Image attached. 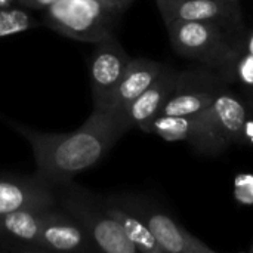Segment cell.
<instances>
[{
  "mask_svg": "<svg viewBox=\"0 0 253 253\" xmlns=\"http://www.w3.org/2000/svg\"><path fill=\"white\" fill-rule=\"evenodd\" d=\"M18 130L33 147L37 165L34 179L49 188L68 184L74 175L95 166L127 132L120 113L96 107L83 126L71 133Z\"/></svg>",
  "mask_w": 253,
  "mask_h": 253,
  "instance_id": "6da1fadb",
  "label": "cell"
},
{
  "mask_svg": "<svg viewBox=\"0 0 253 253\" xmlns=\"http://www.w3.org/2000/svg\"><path fill=\"white\" fill-rule=\"evenodd\" d=\"M165 24L175 52L211 70H218L228 62L245 33V25L228 27L215 22L182 19Z\"/></svg>",
  "mask_w": 253,
  "mask_h": 253,
  "instance_id": "7a4b0ae2",
  "label": "cell"
},
{
  "mask_svg": "<svg viewBox=\"0 0 253 253\" xmlns=\"http://www.w3.org/2000/svg\"><path fill=\"white\" fill-rule=\"evenodd\" d=\"M119 16L99 0H58L46 9V22L55 31L89 43L111 34Z\"/></svg>",
  "mask_w": 253,
  "mask_h": 253,
  "instance_id": "3957f363",
  "label": "cell"
},
{
  "mask_svg": "<svg viewBox=\"0 0 253 253\" xmlns=\"http://www.w3.org/2000/svg\"><path fill=\"white\" fill-rule=\"evenodd\" d=\"M62 205L84 227L96 249L107 253H139L122 225L105 211L102 200L80 190H68Z\"/></svg>",
  "mask_w": 253,
  "mask_h": 253,
  "instance_id": "277c9868",
  "label": "cell"
},
{
  "mask_svg": "<svg viewBox=\"0 0 253 253\" xmlns=\"http://www.w3.org/2000/svg\"><path fill=\"white\" fill-rule=\"evenodd\" d=\"M228 83L211 68L178 71V79L159 114L187 116L196 114L213 104Z\"/></svg>",
  "mask_w": 253,
  "mask_h": 253,
  "instance_id": "5b68a950",
  "label": "cell"
},
{
  "mask_svg": "<svg viewBox=\"0 0 253 253\" xmlns=\"http://www.w3.org/2000/svg\"><path fill=\"white\" fill-rule=\"evenodd\" d=\"M219 153L231 145L246 144L251 111L245 101L225 87L211 107L202 111Z\"/></svg>",
  "mask_w": 253,
  "mask_h": 253,
  "instance_id": "8992f818",
  "label": "cell"
},
{
  "mask_svg": "<svg viewBox=\"0 0 253 253\" xmlns=\"http://www.w3.org/2000/svg\"><path fill=\"white\" fill-rule=\"evenodd\" d=\"M126 203L139 213L165 253H216L215 249L193 236L168 213L141 199L125 197Z\"/></svg>",
  "mask_w": 253,
  "mask_h": 253,
  "instance_id": "52a82bcc",
  "label": "cell"
},
{
  "mask_svg": "<svg viewBox=\"0 0 253 253\" xmlns=\"http://www.w3.org/2000/svg\"><path fill=\"white\" fill-rule=\"evenodd\" d=\"M130 56L117 42L114 33L96 43L90 59V86L93 96V107H102L123 76Z\"/></svg>",
  "mask_w": 253,
  "mask_h": 253,
  "instance_id": "ba28073f",
  "label": "cell"
},
{
  "mask_svg": "<svg viewBox=\"0 0 253 253\" xmlns=\"http://www.w3.org/2000/svg\"><path fill=\"white\" fill-rule=\"evenodd\" d=\"M157 7L165 22L182 19V21H200L215 22L228 27L243 25V10L239 1L233 0H156Z\"/></svg>",
  "mask_w": 253,
  "mask_h": 253,
  "instance_id": "9c48e42d",
  "label": "cell"
},
{
  "mask_svg": "<svg viewBox=\"0 0 253 253\" xmlns=\"http://www.w3.org/2000/svg\"><path fill=\"white\" fill-rule=\"evenodd\" d=\"M39 248L58 252L93 251L96 246L84 227L71 215L42 211Z\"/></svg>",
  "mask_w": 253,
  "mask_h": 253,
  "instance_id": "30bf717a",
  "label": "cell"
},
{
  "mask_svg": "<svg viewBox=\"0 0 253 253\" xmlns=\"http://www.w3.org/2000/svg\"><path fill=\"white\" fill-rule=\"evenodd\" d=\"M163 67L165 64L147 58L130 59L119 83L108 95L105 104L96 108H108L122 114L123 110L159 77Z\"/></svg>",
  "mask_w": 253,
  "mask_h": 253,
  "instance_id": "8fae6325",
  "label": "cell"
},
{
  "mask_svg": "<svg viewBox=\"0 0 253 253\" xmlns=\"http://www.w3.org/2000/svg\"><path fill=\"white\" fill-rule=\"evenodd\" d=\"M176 79L178 71L165 65L159 77L123 110L122 117L127 130L132 127L141 129L160 113V108L175 87Z\"/></svg>",
  "mask_w": 253,
  "mask_h": 253,
  "instance_id": "7c38bea8",
  "label": "cell"
},
{
  "mask_svg": "<svg viewBox=\"0 0 253 253\" xmlns=\"http://www.w3.org/2000/svg\"><path fill=\"white\" fill-rule=\"evenodd\" d=\"M53 203L50 188L37 179L0 178V215L15 211H46Z\"/></svg>",
  "mask_w": 253,
  "mask_h": 253,
  "instance_id": "4fadbf2b",
  "label": "cell"
},
{
  "mask_svg": "<svg viewBox=\"0 0 253 253\" xmlns=\"http://www.w3.org/2000/svg\"><path fill=\"white\" fill-rule=\"evenodd\" d=\"M102 205L105 211L122 225L126 236L133 242L138 251L142 253H165L154 236L151 234L150 228L125 200V197H108L102 199Z\"/></svg>",
  "mask_w": 253,
  "mask_h": 253,
  "instance_id": "5bb4252c",
  "label": "cell"
},
{
  "mask_svg": "<svg viewBox=\"0 0 253 253\" xmlns=\"http://www.w3.org/2000/svg\"><path fill=\"white\" fill-rule=\"evenodd\" d=\"M141 130L145 133L157 135L166 141H185L191 147L196 145L200 133V119L199 113L187 116H166L157 114L148 123H145Z\"/></svg>",
  "mask_w": 253,
  "mask_h": 253,
  "instance_id": "9a60e30c",
  "label": "cell"
},
{
  "mask_svg": "<svg viewBox=\"0 0 253 253\" xmlns=\"http://www.w3.org/2000/svg\"><path fill=\"white\" fill-rule=\"evenodd\" d=\"M228 84L237 83L253 93V28L245 30L242 42L225 65L215 70Z\"/></svg>",
  "mask_w": 253,
  "mask_h": 253,
  "instance_id": "2e32d148",
  "label": "cell"
},
{
  "mask_svg": "<svg viewBox=\"0 0 253 253\" xmlns=\"http://www.w3.org/2000/svg\"><path fill=\"white\" fill-rule=\"evenodd\" d=\"M42 211H15L0 215V233L39 248Z\"/></svg>",
  "mask_w": 253,
  "mask_h": 253,
  "instance_id": "e0dca14e",
  "label": "cell"
},
{
  "mask_svg": "<svg viewBox=\"0 0 253 253\" xmlns=\"http://www.w3.org/2000/svg\"><path fill=\"white\" fill-rule=\"evenodd\" d=\"M31 25H34V21L24 10L12 7L0 9V37L28 30Z\"/></svg>",
  "mask_w": 253,
  "mask_h": 253,
  "instance_id": "ac0fdd59",
  "label": "cell"
},
{
  "mask_svg": "<svg viewBox=\"0 0 253 253\" xmlns=\"http://www.w3.org/2000/svg\"><path fill=\"white\" fill-rule=\"evenodd\" d=\"M101 3H104L107 7H110V9H113L114 12H117V13H123L135 0H99Z\"/></svg>",
  "mask_w": 253,
  "mask_h": 253,
  "instance_id": "d6986e66",
  "label": "cell"
},
{
  "mask_svg": "<svg viewBox=\"0 0 253 253\" xmlns=\"http://www.w3.org/2000/svg\"><path fill=\"white\" fill-rule=\"evenodd\" d=\"M19 4L25 7H33V9H47L58 0H16Z\"/></svg>",
  "mask_w": 253,
  "mask_h": 253,
  "instance_id": "ffe728a7",
  "label": "cell"
},
{
  "mask_svg": "<svg viewBox=\"0 0 253 253\" xmlns=\"http://www.w3.org/2000/svg\"><path fill=\"white\" fill-rule=\"evenodd\" d=\"M12 1H13V0H0V9H3V7H10V6H12Z\"/></svg>",
  "mask_w": 253,
  "mask_h": 253,
  "instance_id": "44dd1931",
  "label": "cell"
},
{
  "mask_svg": "<svg viewBox=\"0 0 253 253\" xmlns=\"http://www.w3.org/2000/svg\"><path fill=\"white\" fill-rule=\"evenodd\" d=\"M170 1H182V0H170Z\"/></svg>",
  "mask_w": 253,
  "mask_h": 253,
  "instance_id": "7402d4cb",
  "label": "cell"
},
{
  "mask_svg": "<svg viewBox=\"0 0 253 253\" xmlns=\"http://www.w3.org/2000/svg\"><path fill=\"white\" fill-rule=\"evenodd\" d=\"M233 1H240V0H233Z\"/></svg>",
  "mask_w": 253,
  "mask_h": 253,
  "instance_id": "603a6c76",
  "label": "cell"
}]
</instances>
